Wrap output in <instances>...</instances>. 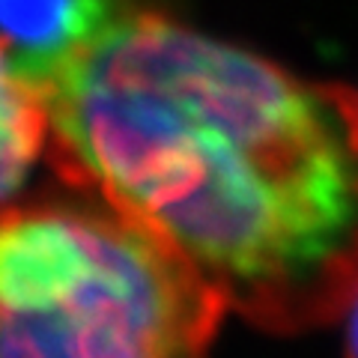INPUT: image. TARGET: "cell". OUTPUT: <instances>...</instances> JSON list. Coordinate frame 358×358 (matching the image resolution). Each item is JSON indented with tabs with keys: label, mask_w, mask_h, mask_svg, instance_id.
<instances>
[{
	"label": "cell",
	"mask_w": 358,
	"mask_h": 358,
	"mask_svg": "<svg viewBox=\"0 0 358 358\" xmlns=\"http://www.w3.org/2000/svg\"><path fill=\"white\" fill-rule=\"evenodd\" d=\"M45 90L57 173L182 257L251 326L358 296V96L129 9Z\"/></svg>",
	"instance_id": "obj_1"
},
{
	"label": "cell",
	"mask_w": 358,
	"mask_h": 358,
	"mask_svg": "<svg viewBox=\"0 0 358 358\" xmlns=\"http://www.w3.org/2000/svg\"><path fill=\"white\" fill-rule=\"evenodd\" d=\"M224 299L102 200L0 209V358H209Z\"/></svg>",
	"instance_id": "obj_2"
},
{
	"label": "cell",
	"mask_w": 358,
	"mask_h": 358,
	"mask_svg": "<svg viewBox=\"0 0 358 358\" xmlns=\"http://www.w3.org/2000/svg\"><path fill=\"white\" fill-rule=\"evenodd\" d=\"M126 13L122 0H0V51L45 87Z\"/></svg>",
	"instance_id": "obj_3"
},
{
	"label": "cell",
	"mask_w": 358,
	"mask_h": 358,
	"mask_svg": "<svg viewBox=\"0 0 358 358\" xmlns=\"http://www.w3.org/2000/svg\"><path fill=\"white\" fill-rule=\"evenodd\" d=\"M48 150L45 90L0 51V203L13 197Z\"/></svg>",
	"instance_id": "obj_4"
},
{
	"label": "cell",
	"mask_w": 358,
	"mask_h": 358,
	"mask_svg": "<svg viewBox=\"0 0 358 358\" xmlns=\"http://www.w3.org/2000/svg\"><path fill=\"white\" fill-rule=\"evenodd\" d=\"M346 358H358V296L346 308Z\"/></svg>",
	"instance_id": "obj_5"
}]
</instances>
